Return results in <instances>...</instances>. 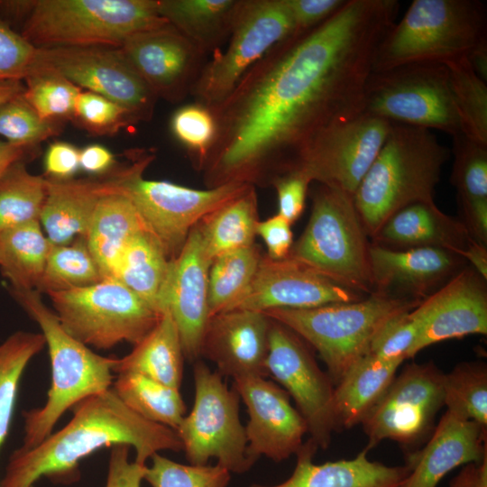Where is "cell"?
I'll return each mask as SVG.
<instances>
[{
  "instance_id": "obj_42",
  "label": "cell",
  "mask_w": 487,
  "mask_h": 487,
  "mask_svg": "<svg viewBox=\"0 0 487 487\" xmlns=\"http://www.w3.org/2000/svg\"><path fill=\"white\" fill-rule=\"evenodd\" d=\"M444 64L449 72L463 133L487 145V81L475 73L466 57Z\"/></svg>"
},
{
  "instance_id": "obj_27",
  "label": "cell",
  "mask_w": 487,
  "mask_h": 487,
  "mask_svg": "<svg viewBox=\"0 0 487 487\" xmlns=\"http://www.w3.org/2000/svg\"><path fill=\"white\" fill-rule=\"evenodd\" d=\"M318 447L309 438L297 452L295 469L285 482L249 487H399L409 473V466H389L371 461L364 449L354 458L313 463Z\"/></svg>"
},
{
  "instance_id": "obj_48",
  "label": "cell",
  "mask_w": 487,
  "mask_h": 487,
  "mask_svg": "<svg viewBox=\"0 0 487 487\" xmlns=\"http://www.w3.org/2000/svg\"><path fill=\"white\" fill-rule=\"evenodd\" d=\"M71 121L92 135H113L139 122L124 107L98 94L81 90Z\"/></svg>"
},
{
  "instance_id": "obj_15",
  "label": "cell",
  "mask_w": 487,
  "mask_h": 487,
  "mask_svg": "<svg viewBox=\"0 0 487 487\" xmlns=\"http://www.w3.org/2000/svg\"><path fill=\"white\" fill-rule=\"evenodd\" d=\"M266 371L294 400L310 439L317 447L326 448L335 431L334 383L319 368L306 342L272 319Z\"/></svg>"
},
{
  "instance_id": "obj_47",
  "label": "cell",
  "mask_w": 487,
  "mask_h": 487,
  "mask_svg": "<svg viewBox=\"0 0 487 487\" xmlns=\"http://www.w3.org/2000/svg\"><path fill=\"white\" fill-rule=\"evenodd\" d=\"M170 130L202 169L216 135L213 112L197 102L180 106L171 116Z\"/></svg>"
},
{
  "instance_id": "obj_60",
  "label": "cell",
  "mask_w": 487,
  "mask_h": 487,
  "mask_svg": "<svg viewBox=\"0 0 487 487\" xmlns=\"http://www.w3.org/2000/svg\"><path fill=\"white\" fill-rule=\"evenodd\" d=\"M24 89L25 85L23 79L10 78L0 80V106L23 94Z\"/></svg>"
},
{
  "instance_id": "obj_44",
  "label": "cell",
  "mask_w": 487,
  "mask_h": 487,
  "mask_svg": "<svg viewBox=\"0 0 487 487\" xmlns=\"http://www.w3.org/2000/svg\"><path fill=\"white\" fill-rule=\"evenodd\" d=\"M444 405L446 410L487 427L485 364L462 363L445 374Z\"/></svg>"
},
{
  "instance_id": "obj_56",
  "label": "cell",
  "mask_w": 487,
  "mask_h": 487,
  "mask_svg": "<svg viewBox=\"0 0 487 487\" xmlns=\"http://www.w3.org/2000/svg\"><path fill=\"white\" fill-rule=\"evenodd\" d=\"M115 163V155L103 145L90 144L79 150V168L90 174L104 175Z\"/></svg>"
},
{
  "instance_id": "obj_22",
  "label": "cell",
  "mask_w": 487,
  "mask_h": 487,
  "mask_svg": "<svg viewBox=\"0 0 487 487\" xmlns=\"http://www.w3.org/2000/svg\"><path fill=\"white\" fill-rule=\"evenodd\" d=\"M207 257L198 224L179 255L171 261L160 302V313L169 311L177 326L184 357L197 361L209 319Z\"/></svg>"
},
{
  "instance_id": "obj_16",
  "label": "cell",
  "mask_w": 487,
  "mask_h": 487,
  "mask_svg": "<svg viewBox=\"0 0 487 487\" xmlns=\"http://www.w3.org/2000/svg\"><path fill=\"white\" fill-rule=\"evenodd\" d=\"M444 376L433 363H410L362 422L367 451L382 440L411 444L431 427L444 406Z\"/></svg>"
},
{
  "instance_id": "obj_31",
  "label": "cell",
  "mask_w": 487,
  "mask_h": 487,
  "mask_svg": "<svg viewBox=\"0 0 487 487\" xmlns=\"http://www.w3.org/2000/svg\"><path fill=\"white\" fill-rule=\"evenodd\" d=\"M452 139L450 179L457 192L460 220L473 240L487 245V145L464 133Z\"/></svg>"
},
{
  "instance_id": "obj_32",
  "label": "cell",
  "mask_w": 487,
  "mask_h": 487,
  "mask_svg": "<svg viewBox=\"0 0 487 487\" xmlns=\"http://www.w3.org/2000/svg\"><path fill=\"white\" fill-rule=\"evenodd\" d=\"M242 0H157L159 14L204 55L228 40Z\"/></svg>"
},
{
  "instance_id": "obj_51",
  "label": "cell",
  "mask_w": 487,
  "mask_h": 487,
  "mask_svg": "<svg viewBox=\"0 0 487 487\" xmlns=\"http://www.w3.org/2000/svg\"><path fill=\"white\" fill-rule=\"evenodd\" d=\"M309 177L301 170L284 174L273 180L278 198V214L290 224L302 215L309 184Z\"/></svg>"
},
{
  "instance_id": "obj_12",
  "label": "cell",
  "mask_w": 487,
  "mask_h": 487,
  "mask_svg": "<svg viewBox=\"0 0 487 487\" xmlns=\"http://www.w3.org/2000/svg\"><path fill=\"white\" fill-rule=\"evenodd\" d=\"M195 399L176 432L190 464L205 465L215 457L230 473H243L254 464L247 454L245 427L239 416L240 396L222 375L197 360L193 367Z\"/></svg>"
},
{
  "instance_id": "obj_55",
  "label": "cell",
  "mask_w": 487,
  "mask_h": 487,
  "mask_svg": "<svg viewBox=\"0 0 487 487\" xmlns=\"http://www.w3.org/2000/svg\"><path fill=\"white\" fill-rule=\"evenodd\" d=\"M43 163L46 178L72 179L79 169V150L69 142H52L45 152Z\"/></svg>"
},
{
  "instance_id": "obj_61",
  "label": "cell",
  "mask_w": 487,
  "mask_h": 487,
  "mask_svg": "<svg viewBox=\"0 0 487 487\" xmlns=\"http://www.w3.org/2000/svg\"><path fill=\"white\" fill-rule=\"evenodd\" d=\"M467 59L475 73L487 81V44L474 50Z\"/></svg>"
},
{
  "instance_id": "obj_59",
  "label": "cell",
  "mask_w": 487,
  "mask_h": 487,
  "mask_svg": "<svg viewBox=\"0 0 487 487\" xmlns=\"http://www.w3.org/2000/svg\"><path fill=\"white\" fill-rule=\"evenodd\" d=\"M34 150L35 148L0 141V176L13 162L32 155Z\"/></svg>"
},
{
  "instance_id": "obj_4",
  "label": "cell",
  "mask_w": 487,
  "mask_h": 487,
  "mask_svg": "<svg viewBox=\"0 0 487 487\" xmlns=\"http://www.w3.org/2000/svg\"><path fill=\"white\" fill-rule=\"evenodd\" d=\"M10 293L41 327L51 362V382L44 405L23 412V438L20 447L29 449L53 432L69 409L112 387L115 357L97 354L69 335L36 289H10Z\"/></svg>"
},
{
  "instance_id": "obj_9",
  "label": "cell",
  "mask_w": 487,
  "mask_h": 487,
  "mask_svg": "<svg viewBox=\"0 0 487 487\" xmlns=\"http://www.w3.org/2000/svg\"><path fill=\"white\" fill-rule=\"evenodd\" d=\"M420 302L372 293L363 299L308 308H272L263 313L310 345L336 384L367 354L370 343L393 315L414 309Z\"/></svg>"
},
{
  "instance_id": "obj_52",
  "label": "cell",
  "mask_w": 487,
  "mask_h": 487,
  "mask_svg": "<svg viewBox=\"0 0 487 487\" xmlns=\"http://www.w3.org/2000/svg\"><path fill=\"white\" fill-rule=\"evenodd\" d=\"M345 0H287L294 33L308 32L331 17Z\"/></svg>"
},
{
  "instance_id": "obj_50",
  "label": "cell",
  "mask_w": 487,
  "mask_h": 487,
  "mask_svg": "<svg viewBox=\"0 0 487 487\" xmlns=\"http://www.w3.org/2000/svg\"><path fill=\"white\" fill-rule=\"evenodd\" d=\"M37 48L0 17V80L23 79L32 69Z\"/></svg>"
},
{
  "instance_id": "obj_28",
  "label": "cell",
  "mask_w": 487,
  "mask_h": 487,
  "mask_svg": "<svg viewBox=\"0 0 487 487\" xmlns=\"http://www.w3.org/2000/svg\"><path fill=\"white\" fill-rule=\"evenodd\" d=\"M46 179L40 223L50 242L61 245L86 238L96 207L108 189V172L93 179Z\"/></svg>"
},
{
  "instance_id": "obj_24",
  "label": "cell",
  "mask_w": 487,
  "mask_h": 487,
  "mask_svg": "<svg viewBox=\"0 0 487 487\" xmlns=\"http://www.w3.org/2000/svg\"><path fill=\"white\" fill-rule=\"evenodd\" d=\"M271 324L263 312L233 309L218 313L208 319L201 355L216 365L219 374L233 380L266 377Z\"/></svg>"
},
{
  "instance_id": "obj_49",
  "label": "cell",
  "mask_w": 487,
  "mask_h": 487,
  "mask_svg": "<svg viewBox=\"0 0 487 487\" xmlns=\"http://www.w3.org/2000/svg\"><path fill=\"white\" fill-rule=\"evenodd\" d=\"M410 311H401L388 318L373 335L367 353L385 362L403 363L409 359L418 335Z\"/></svg>"
},
{
  "instance_id": "obj_38",
  "label": "cell",
  "mask_w": 487,
  "mask_h": 487,
  "mask_svg": "<svg viewBox=\"0 0 487 487\" xmlns=\"http://www.w3.org/2000/svg\"><path fill=\"white\" fill-rule=\"evenodd\" d=\"M47 193L45 177L28 171L25 160L8 166L0 176V233L39 221Z\"/></svg>"
},
{
  "instance_id": "obj_20",
  "label": "cell",
  "mask_w": 487,
  "mask_h": 487,
  "mask_svg": "<svg viewBox=\"0 0 487 487\" xmlns=\"http://www.w3.org/2000/svg\"><path fill=\"white\" fill-rule=\"evenodd\" d=\"M233 381V389L244 400L249 416L244 427L249 458L255 463L263 455L281 462L296 455L308 427L287 391L263 376Z\"/></svg>"
},
{
  "instance_id": "obj_46",
  "label": "cell",
  "mask_w": 487,
  "mask_h": 487,
  "mask_svg": "<svg viewBox=\"0 0 487 487\" xmlns=\"http://www.w3.org/2000/svg\"><path fill=\"white\" fill-rule=\"evenodd\" d=\"M61 126V123L41 118L23 93L0 106V135L11 143L36 148L59 134Z\"/></svg>"
},
{
  "instance_id": "obj_39",
  "label": "cell",
  "mask_w": 487,
  "mask_h": 487,
  "mask_svg": "<svg viewBox=\"0 0 487 487\" xmlns=\"http://www.w3.org/2000/svg\"><path fill=\"white\" fill-rule=\"evenodd\" d=\"M258 247L253 244L216 257L208 272L209 318L227 311L244 294L253 280L261 261Z\"/></svg>"
},
{
  "instance_id": "obj_26",
  "label": "cell",
  "mask_w": 487,
  "mask_h": 487,
  "mask_svg": "<svg viewBox=\"0 0 487 487\" xmlns=\"http://www.w3.org/2000/svg\"><path fill=\"white\" fill-rule=\"evenodd\" d=\"M473 240L463 222L435 202L414 203L394 213L371 239L389 249L441 248L461 256Z\"/></svg>"
},
{
  "instance_id": "obj_54",
  "label": "cell",
  "mask_w": 487,
  "mask_h": 487,
  "mask_svg": "<svg viewBox=\"0 0 487 487\" xmlns=\"http://www.w3.org/2000/svg\"><path fill=\"white\" fill-rule=\"evenodd\" d=\"M256 235L263 240L268 251L267 256L273 260L287 258L294 243L291 224L279 214L259 221Z\"/></svg>"
},
{
  "instance_id": "obj_13",
  "label": "cell",
  "mask_w": 487,
  "mask_h": 487,
  "mask_svg": "<svg viewBox=\"0 0 487 487\" xmlns=\"http://www.w3.org/2000/svg\"><path fill=\"white\" fill-rule=\"evenodd\" d=\"M292 34L287 0H242L227 47L204 64L190 95L197 103L215 108L256 62Z\"/></svg>"
},
{
  "instance_id": "obj_1",
  "label": "cell",
  "mask_w": 487,
  "mask_h": 487,
  "mask_svg": "<svg viewBox=\"0 0 487 487\" xmlns=\"http://www.w3.org/2000/svg\"><path fill=\"white\" fill-rule=\"evenodd\" d=\"M399 8L397 0H345L256 62L210 109L216 135L202 167L209 188L271 184L298 170L326 130L363 114L377 47Z\"/></svg>"
},
{
  "instance_id": "obj_10",
  "label": "cell",
  "mask_w": 487,
  "mask_h": 487,
  "mask_svg": "<svg viewBox=\"0 0 487 487\" xmlns=\"http://www.w3.org/2000/svg\"><path fill=\"white\" fill-rule=\"evenodd\" d=\"M363 114L391 123L463 133L444 63H412L372 71L363 96Z\"/></svg>"
},
{
  "instance_id": "obj_6",
  "label": "cell",
  "mask_w": 487,
  "mask_h": 487,
  "mask_svg": "<svg viewBox=\"0 0 487 487\" xmlns=\"http://www.w3.org/2000/svg\"><path fill=\"white\" fill-rule=\"evenodd\" d=\"M167 23L157 0H30L19 32L36 48L120 47L129 36Z\"/></svg>"
},
{
  "instance_id": "obj_37",
  "label": "cell",
  "mask_w": 487,
  "mask_h": 487,
  "mask_svg": "<svg viewBox=\"0 0 487 487\" xmlns=\"http://www.w3.org/2000/svg\"><path fill=\"white\" fill-rule=\"evenodd\" d=\"M116 396L142 418L178 429L186 414L179 389L137 373H120L112 384Z\"/></svg>"
},
{
  "instance_id": "obj_34",
  "label": "cell",
  "mask_w": 487,
  "mask_h": 487,
  "mask_svg": "<svg viewBox=\"0 0 487 487\" xmlns=\"http://www.w3.org/2000/svg\"><path fill=\"white\" fill-rule=\"evenodd\" d=\"M170 262L157 238L148 230H143L135 234L124 248L113 278L161 315L160 302Z\"/></svg>"
},
{
  "instance_id": "obj_8",
  "label": "cell",
  "mask_w": 487,
  "mask_h": 487,
  "mask_svg": "<svg viewBox=\"0 0 487 487\" xmlns=\"http://www.w3.org/2000/svg\"><path fill=\"white\" fill-rule=\"evenodd\" d=\"M369 239L353 197L320 185L307 226L288 258L341 286L370 295L373 287Z\"/></svg>"
},
{
  "instance_id": "obj_33",
  "label": "cell",
  "mask_w": 487,
  "mask_h": 487,
  "mask_svg": "<svg viewBox=\"0 0 487 487\" xmlns=\"http://www.w3.org/2000/svg\"><path fill=\"white\" fill-rule=\"evenodd\" d=\"M184 354L177 326L169 311L155 326L122 358H115L114 373H137L179 389Z\"/></svg>"
},
{
  "instance_id": "obj_40",
  "label": "cell",
  "mask_w": 487,
  "mask_h": 487,
  "mask_svg": "<svg viewBox=\"0 0 487 487\" xmlns=\"http://www.w3.org/2000/svg\"><path fill=\"white\" fill-rule=\"evenodd\" d=\"M44 346L41 333L27 331H16L0 344V449L11 427L23 373Z\"/></svg>"
},
{
  "instance_id": "obj_45",
  "label": "cell",
  "mask_w": 487,
  "mask_h": 487,
  "mask_svg": "<svg viewBox=\"0 0 487 487\" xmlns=\"http://www.w3.org/2000/svg\"><path fill=\"white\" fill-rule=\"evenodd\" d=\"M146 466L143 480L152 487H226L230 472L219 464H182L159 453Z\"/></svg>"
},
{
  "instance_id": "obj_18",
  "label": "cell",
  "mask_w": 487,
  "mask_h": 487,
  "mask_svg": "<svg viewBox=\"0 0 487 487\" xmlns=\"http://www.w3.org/2000/svg\"><path fill=\"white\" fill-rule=\"evenodd\" d=\"M418 335L410 352L414 357L436 343L487 334V280L464 266L446 283L410 311Z\"/></svg>"
},
{
  "instance_id": "obj_2",
  "label": "cell",
  "mask_w": 487,
  "mask_h": 487,
  "mask_svg": "<svg viewBox=\"0 0 487 487\" xmlns=\"http://www.w3.org/2000/svg\"><path fill=\"white\" fill-rule=\"evenodd\" d=\"M73 416L32 448L15 449L9 457L0 487H32L41 477L71 483L79 478V462L106 446L127 445L135 462L145 464L163 450L181 451L178 433L148 421L128 408L110 388L74 405Z\"/></svg>"
},
{
  "instance_id": "obj_19",
  "label": "cell",
  "mask_w": 487,
  "mask_h": 487,
  "mask_svg": "<svg viewBox=\"0 0 487 487\" xmlns=\"http://www.w3.org/2000/svg\"><path fill=\"white\" fill-rule=\"evenodd\" d=\"M157 98L181 102L191 94L204 54L172 25L129 36L119 47Z\"/></svg>"
},
{
  "instance_id": "obj_36",
  "label": "cell",
  "mask_w": 487,
  "mask_h": 487,
  "mask_svg": "<svg viewBox=\"0 0 487 487\" xmlns=\"http://www.w3.org/2000/svg\"><path fill=\"white\" fill-rule=\"evenodd\" d=\"M52 244L34 221L0 233V270L16 290L36 289Z\"/></svg>"
},
{
  "instance_id": "obj_21",
  "label": "cell",
  "mask_w": 487,
  "mask_h": 487,
  "mask_svg": "<svg viewBox=\"0 0 487 487\" xmlns=\"http://www.w3.org/2000/svg\"><path fill=\"white\" fill-rule=\"evenodd\" d=\"M363 297L290 258L273 260L267 256L261 258L249 287L229 310L308 308L356 301Z\"/></svg>"
},
{
  "instance_id": "obj_23",
  "label": "cell",
  "mask_w": 487,
  "mask_h": 487,
  "mask_svg": "<svg viewBox=\"0 0 487 487\" xmlns=\"http://www.w3.org/2000/svg\"><path fill=\"white\" fill-rule=\"evenodd\" d=\"M372 293L421 302L465 266L450 251L434 248L389 249L371 244Z\"/></svg>"
},
{
  "instance_id": "obj_58",
  "label": "cell",
  "mask_w": 487,
  "mask_h": 487,
  "mask_svg": "<svg viewBox=\"0 0 487 487\" xmlns=\"http://www.w3.org/2000/svg\"><path fill=\"white\" fill-rule=\"evenodd\" d=\"M482 277L487 280V245L472 240L466 249L461 253Z\"/></svg>"
},
{
  "instance_id": "obj_3",
  "label": "cell",
  "mask_w": 487,
  "mask_h": 487,
  "mask_svg": "<svg viewBox=\"0 0 487 487\" xmlns=\"http://www.w3.org/2000/svg\"><path fill=\"white\" fill-rule=\"evenodd\" d=\"M450 151L431 130L392 123L353 200L370 239L394 213L414 203L435 202Z\"/></svg>"
},
{
  "instance_id": "obj_35",
  "label": "cell",
  "mask_w": 487,
  "mask_h": 487,
  "mask_svg": "<svg viewBox=\"0 0 487 487\" xmlns=\"http://www.w3.org/2000/svg\"><path fill=\"white\" fill-rule=\"evenodd\" d=\"M258 222L257 195L251 186L198 224L207 257L212 262L223 253L254 244Z\"/></svg>"
},
{
  "instance_id": "obj_25",
  "label": "cell",
  "mask_w": 487,
  "mask_h": 487,
  "mask_svg": "<svg viewBox=\"0 0 487 487\" xmlns=\"http://www.w3.org/2000/svg\"><path fill=\"white\" fill-rule=\"evenodd\" d=\"M486 427L449 410L434 433L410 460L409 473L399 487H436L454 469L487 457Z\"/></svg>"
},
{
  "instance_id": "obj_14",
  "label": "cell",
  "mask_w": 487,
  "mask_h": 487,
  "mask_svg": "<svg viewBox=\"0 0 487 487\" xmlns=\"http://www.w3.org/2000/svg\"><path fill=\"white\" fill-rule=\"evenodd\" d=\"M33 65L54 70L82 90L114 101L130 112L139 123L150 121L154 114L157 96L119 47L37 48Z\"/></svg>"
},
{
  "instance_id": "obj_17",
  "label": "cell",
  "mask_w": 487,
  "mask_h": 487,
  "mask_svg": "<svg viewBox=\"0 0 487 487\" xmlns=\"http://www.w3.org/2000/svg\"><path fill=\"white\" fill-rule=\"evenodd\" d=\"M391 122L366 114L326 130L313 143L299 168L320 185L354 197L381 149Z\"/></svg>"
},
{
  "instance_id": "obj_29",
  "label": "cell",
  "mask_w": 487,
  "mask_h": 487,
  "mask_svg": "<svg viewBox=\"0 0 487 487\" xmlns=\"http://www.w3.org/2000/svg\"><path fill=\"white\" fill-rule=\"evenodd\" d=\"M143 230L148 229L131 200L111 190L108 175V189L96 207L85 238L104 279L114 277L124 248Z\"/></svg>"
},
{
  "instance_id": "obj_53",
  "label": "cell",
  "mask_w": 487,
  "mask_h": 487,
  "mask_svg": "<svg viewBox=\"0 0 487 487\" xmlns=\"http://www.w3.org/2000/svg\"><path fill=\"white\" fill-rule=\"evenodd\" d=\"M129 451L130 446L124 444L111 447L105 487H141L146 464L131 462Z\"/></svg>"
},
{
  "instance_id": "obj_43",
  "label": "cell",
  "mask_w": 487,
  "mask_h": 487,
  "mask_svg": "<svg viewBox=\"0 0 487 487\" xmlns=\"http://www.w3.org/2000/svg\"><path fill=\"white\" fill-rule=\"evenodd\" d=\"M23 81V96L41 118L61 124L71 121L80 87L54 70L34 65Z\"/></svg>"
},
{
  "instance_id": "obj_57",
  "label": "cell",
  "mask_w": 487,
  "mask_h": 487,
  "mask_svg": "<svg viewBox=\"0 0 487 487\" xmlns=\"http://www.w3.org/2000/svg\"><path fill=\"white\" fill-rule=\"evenodd\" d=\"M450 487H487V457L479 463H471L454 477Z\"/></svg>"
},
{
  "instance_id": "obj_5",
  "label": "cell",
  "mask_w": 487,
  "mask_h": 487,
  "mask_svg": "<svg viewBox=\"0 0 487 487\" xmlns=\"http://www.w3.org/2000/svg\"><path fill=\"white\" fill-rule=\"evenodd\" d=\"M487 44V10L478 0H414L377 47L372 71L446 63Z\"/></svg>"
},
{
  "instance_id": "obj_41",
  "label": "cell",
  "mask_w": 487,
  "mask_h": 487,
  "mask_svg": "<svg viewBox=\"0 0 487 487\" xmlns=\"http://www.w3.org/2000/svg\"><path fill=\"white\" fill-rule=\"evenodd\" d=\"M103 279L86 239L78 237L69 244H52L36 290L47 294L66 291L96 284Z\"/></svg>"
},
{
  "instance_id": "obj_7",
  "label": "cell",
  "mask_w": 487,
  "mask_h": 487,
  "mask_svg": "<svg viewBox=\"0 0 487 487\" xmlns=\"http://www.w3.org/2000/svg\"><path fill=\"white\" fill-rule=\"evenodd\" d=\"M153 158L150 151H133L130 162L111 171L109 185L111 190L131 200L146 228L172 261L197 224L253 185L231 181L196 189L165 180L145 179L143 171Z\"/></svg>"
},
{
  "instance_id": "obj_11",
  "label": "cell",
  "mask_w": 487,
  "mask_h": 487,
  "mask_svg": "<svg viewBox=\"0 0 487 487\" xmlns=\"http://www.w3.org/2000/svg\"><path fill=\"white\" fill-rule=\"evenodd\" d=\"M48 295L65 331L97 349H109L122 342L135 345L161 316L114 278Z\"/></svg>"
},
{
  "instance_id": "obj_30",
  "label": "cell",
  "mask_w": 487,
  "mask_h": 487,
  "mask_svg": "<svg viewBox=\"0 0 487 487\" xmlns=\"http://www.w3.org/2000/svg\"><path fill=\"white\" fill-rule=\"evenodd\" d=\"M401 363L385 362L367 353L348 369L334 389L335 431L362 424L390 387Z\"/></svg>"
}]
</instances>
